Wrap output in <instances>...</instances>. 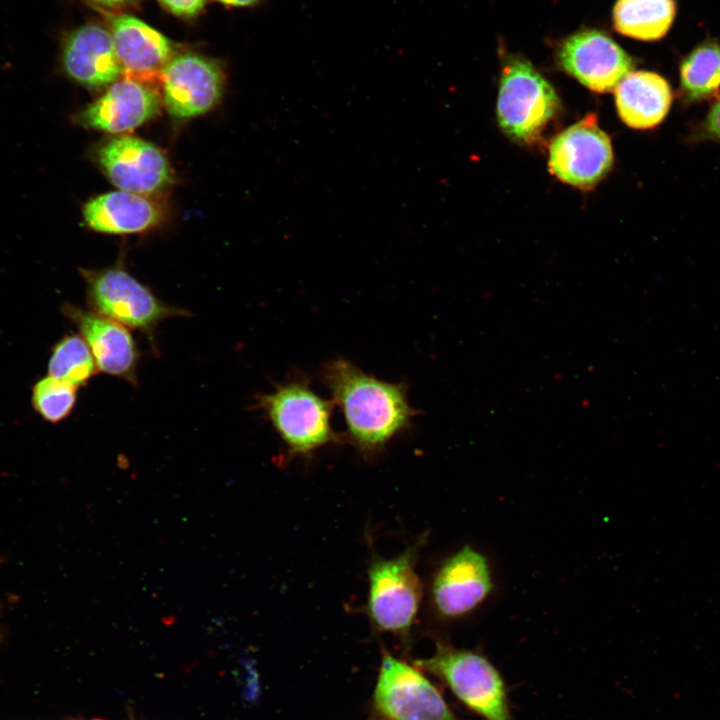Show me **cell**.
<instances>
[{
  "mask_svg": "<svg viewBox=\"0 0 720 720\" xmlns=\"http://www.w3.org/2000/svg\"><path fill=\"white\" fill-rule=\"evenodd\" d=\"M88 302L94 312L126 328L152 332L157 324L183 310L167 306L153 292L120 267L80 269Z\"/></svg>",
  "mask_w": 720,
  "mask_h": 720,
  "instance_id": "ba28073f",
  "label": "cell"
},
{
  "mask_svg": "<svg viewBox=\"0 0 720 720\" xmlns=\"http://www.w3.org/2000/svg\"><path fill=\"white\" fill-rule=\"evenodd\" d=\"M95 154L97 163L119 190L148 195L171 182L166 156L146 140L119 135L101 144Z\"/></svg>",
  "mask_w": 720,
  "mask_h": 720,
  "instance_id": "7c38bea8",
  "label": "cell"
},
{
  "mask_svg": "<svg viewBox=\"0 0 720 720\" xmlns=\"http://www.w3.org/2000/svg\"><path fill=\"white\" fill-rule=\"evenodd\" d=\"M110 32L123 73L142 82L160 77L175 55L174 44L161 32L131 15H116Z\"/></svg>",
  "mask_w": 720,
  "mask_h": 720,
  "instance_id": "5bb4252c",
  "label": "cell"
},
{
  "mask_svg": "<svg viewBox=\"0 0 720 720\" xmlns=\"http://www.w3.org/2000/svg\"><path fill=\"white\" fill-rule=\"evenodd\" d=\"M414 664L445 684L472 713L484 720H513L503 676L479 650L438 640L434 653Z\"/></svg>",
  "mask_w": 720,
  "mask_h": 720,
  "instance_id": "7a4b0ae2",
  "label": "cell"
},
{
  "mask_svg": "<svg viewBox=\"0 0 720 720\" xmlns=\"http://www.w3.org/2000/svg\"><path fill=\"white\" fill-rule=\"evenodd\" d=\"M692 142L720 143V95L714 98L705 117L692 129Z\"/></svg>",
  "mask_w": 720,
  "mask_h": 720,
  "instance_id": "603a6c76",
  "label": "cell"
},
{
  "mask_svg": "<svg viewBox=\"0 0 720 720\" xmlns=\"http://www.w3.org/2000/svg\"><path fill=\"white\" fill-rule=\"evenodd\" d=\"M77 388L51 376L38 380L32 389V405L50 423H58L73 410Z\"/></svg>",
  "mask_w": 720,
  "mask_h": 720,
  "instance_id": "7402d4cb",
  "label": "cell"
},
{
  "mask_svg": "<svg viewBox=\"0 0 720 720\" xmlns=\"http://www.w3.org/2000/svg\"><path fill=\"white\" fill-rule=\"evenodd\" d=\"M613 159L611 140L594 113L558 133L549 145L550 173L582 190L594 188L611 170Z\"/></svg>",
  "mask_w": 720,
  "mask_h": 720,
  "instance_id": "9c48e42d",
  "label": "cell"
},
{
  "mask_svg": "<svg viewBox=\"0 0 720 720\" xmlns=\"http://www.w3.org/2000/svg\"><path fill=\"white\" fill-rule=\"evenodd\" d=\"M220 3L231 7H247L258 3L260 0H217Z\"/></svg>",
  "mask_w": 720,
  "mask_h": 720,
  "instance_id": "484cf974",
  "label": "cell"
},
{
  "mask_svg": "<svg viewBox=\"0 0 720 720\" xmlns=\"http://www.w3.org/2000/svg\"><path fill=\"white\" fill-rule=\"evenodd\" d=\"M89 1L99 7L105 8V9L119 10V9L134 5L138 0H89Z\"/></svg>",
  "mask_w": 720,
  "mask_h": 720,
  "instance_id": "d4e9b609",
  "label": "cell"
},
{
  "mask_svg": "<svg viewBox=\"0 0 720 720\" xmlns=\"http://www.w3.org/2000/svg\"><path fill=\"white\" fill-rule=\"evenodd\" d=\"M672 99L669 83L650 71L628 73L615 90L618 114L633 129L646 130L658 126L667 116Z\"/></svg>",
  "mask_w": 720,
  "mask_h": 720,
  "instance_id": "e0dca14e",
  "label": "cell"
},
{
  "mask_svg": "<svg viewBox=\"0 0 720 720\" xmlns=\"http://www.w3.org/2000/svg\"><path fill=\"white\" fill-rule=\"evenodd\" d=\"M163 100L169 114L188 119L211 110L224 89V72L213 59L195 54L174 55L160 74Z\"/></svg>",
  "mask_w": 720,
  "mask_h": 720,
  "instance_id": "8fae6325",
  "label": "cell"
},
{
  "mask_svg": "<svg viewBox=\"0 0 720 720\" xmlns=\"http://www.w3.org/2000/svg\"><path fill=\"white\" fill-rule=\"evenodd\" d=\"M158 93L144 82L125 77L116 80L105 93L76 115L86 127L112 134L134 130L159 111Z\"/></svg>",
  "mask_w": 720,
  "mask_h": 720,
  "instance_id": "4fadbf2b",
  "label": "cell"
},
{
  "mask_svg": "<svg viewBox=\"0 0 720 720\" xmlns=\"http://www.w3.org/2000/svg\"><path fill=\"white\" fill-rule=\"evenodd\" d=\"M62 66L74 81L88 88H102L114 83L123 73L110 30L88 23L66 37Z\"/></svg>",
  "mask_w": 720,
  "mask_h": 720,
  "instance_id": "2e32d148",
  "label": "cell"
},
{
  "mask_svg": "<svg viewBox=\"0 0 720 720\" xmlns=\"http://www.w3.org/2000/svg\"><path fill=\"white\" fill-rule=\"evenodd\" d=\"M83 216L91 229L110 234L143 232L157 225L162 217L153 201L122 190L90 199L83 207Z\"/></svg>",
  "mask_w": 720,
  "mask_h": 720,
  "instance_id": "ac0fdd59",
  "label": "cell"
},
{
  "mask_svg": "<svg viewBox=\"0 0 720 720\" xmlns=\"http://www.w3.org/2000/svg\"><path fill=\"white\" fill-rule=\"evenodd\" d=\"M63 313L86 341L98 370L135 382L138 350L125 326L70 304L63 306Z\"/></svg>",
  "mask_w": 720,
  "mask_h": 720,
  "instance_id": "9a60e30c",
  "label": "cell"
},
{
  "mask_svg": "<svg viewBox=\"0 0 720 720\" xmlns=\"http://www.w3.org/2000/svg\"><path fill=\"white\" fill-rule=\"evenodd\" d=\"M97 371L93 355L81 335H66L54 346L48 363L49 376L79 387Z\"/></svg>",
  "mask_w": 720,
  "mask_h": 720,
  "instance_id": "44dd1931",
  "label": "cell"
},
{
  "mask_svg": "<svg viewBox=\"0 0 720 720\" xmlns=\"http://www.w3.org/2000/svg\"><path fill=\"white\" fill-rule=\"evenodd\" d=\"M675 13L674 0H617L613 26L624 36L654 41L668 32Z\"/></svg>",
  "mask_w": 720,
  "mask_h": 720,
  "instance_id": "d6986e66",
  "label": "cell"
},
{
  "mask_svg": "<svg viewBox=\"0 0 720 720\" xmlns=\"http://www.w3.org/2000/svg\"><path fill=\"white\" fill-rule=\"evenodd\" d=\"M372 708L375 720H462L419 667L385 649Z\"/></svg>",
  "mask_w": 720,
  "mask_h": 720,
  "instance_id": "52a82bcc",
  "label": "cell"
},
{
  "mask_svg": "<svg viewBox=\"0 0 720 720\" xmlns=\"http://www.w3.org/2000/svg\"><path fill=\"white\" fill-rule=\"evenodd\" d=\"M496 591L491 559L466 544L445 557L434 571L429 601L439 620L456 622L478 613L495 597Z\"/></svg>",
  "mask_w": 720,
  "mask_h": 720,
  "instance_id": "8992f818",
  "label": "cell"
},
{
  "mask_svg": "<svg viewBox=\"0 0 720 720\" xmlns=\"http://www.w3.org/2000/svg\"><path fill=\"white\" fill-rule=\"evenodd\" d=\"M418 545L393 558L374 555L368 568L367 615L379 632L406 639L415 624L423 588L416 571Z\"/></svg>",
  "mask_w": 720,
  "mask_h": 720,
  "instance_id": "5b68a950",
  "label": "cell"
},
{
  "mask_svg": "<svg viewBox=\"0 0 720 720\" xmlns=\"http://www.w3.org/2000/svg\"><path fill=\"white\" fill-rule=\"evenodd\" d=\"M559 108L555 89L527 59L516 55L504 58L497 120L506 136L518 143H534Z\"/></svg>",
  "mask_w": 720,
  "mask_h": 720,
  "instance_id": "277c9868",
  "label": "cell"
},
{
  "mask_svg": "<svg viewBox=\"0 0 720 720\" xmlns=\"http://www.w3.org/2000/svg\"><path fill=\"white\" fill-rule=\"evenodd\" d=\"M322 380L343 414L348 439L366 456L407 430L416 415L404 384L378 379L348 360L326 363Z\"/></svg>",
  "mask_w": 720,
  "mask_h": 720,
  "instance_id": "6da1fadb",
  "label": "cell"
},
{
  "mask_svg": "<svg viewBox=\"0 0 720 720\" xmlns=\"http://www.w3.org/2000/svg\"><path fill=\"white\" fill-rule=\"evenodd\" d=\"M560 67L597 93L611 92L634 67L633 59L610 36L585 29L564 39L558 47Z\"/></svg>",
  "mask_w": 720,
  "mask_h": 720,
  "instance_id": "30bf717a",
  "label": "cell"
},
{
  "mask_svg": "<svg viewBox=\"0 0 720 720\" xmlns=\"http://www.w3.org/2000/svg\"><path fill=\"white\" fill-rule=\"evenodd\" d=\"M680 98L685 104L716 98L720 90V43L705 41L690 51L679 67Z\"/></svg>",
  "mask_w": 720,
  "mask_h": 720,
  "instance_id": "ffe728a7",
  "label": "cell"
},
{
  "mask_svg": "<svg viewBox=\"0 0 720 720\" xmlns=\"http://www.w3.org/2000/svg\"><path fill=\"white\" fill-rule=\"evenodd\" d=\"M172 14L190 18L198 15L204 8L207 0H158Z\"/></svg>",
  "mask_w": 720,
  "mask_h": 720,
  "instance_id": "cb8c5ba5",
  "label": "cell"
},
{
  "mask_svg": "<svg viewBox=\"0 0 720 720\" xmlns=\"http://www.w3.org/2000/svg\"><path fill=\"white\" fill-rule=\"evenodd\" d=\"M333 402L319 396L303 376L277 385L258 408L294 456H309L338 440L331 425Z\"/></svg>",
  "mask_w": 720,
  "mask_h": 720,
  "instance_id": "3957f363",
  "label": "cell"
}]
</instances>
